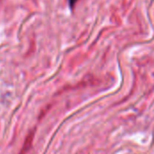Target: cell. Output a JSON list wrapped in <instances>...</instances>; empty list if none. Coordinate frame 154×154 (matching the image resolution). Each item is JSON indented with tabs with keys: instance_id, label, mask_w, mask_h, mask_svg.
<instances>
[{
	"instance_id": "obj_1",
	"label": "cell",
	"mask_w": 154,
	"mask_h": 154,
	"mask_svg": "<svg viewBox=\"0 0 154 154\" xmlns=\"http://www.w3.org/2000/svg\"><path fill=\"white\" fill-rule=\"evenodd\" d=\"M76 1H77V0H69V5H70V6H72V5H74V4L76 3Z\"/></svg>"
}]
</instances>
